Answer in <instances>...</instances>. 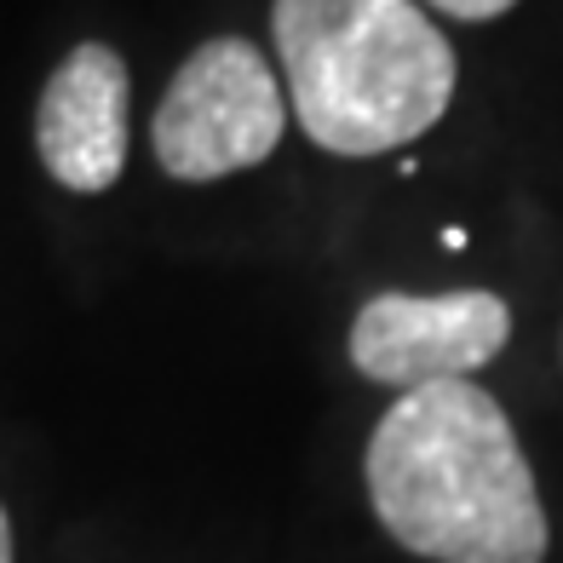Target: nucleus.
<instances>
[{
  "instance_id": "nucleus-1",
  "label": "nucleus",
  "mask_w": 563,
  "mask_h": 563,
  "mask_svg": "<svg viewBox=\"0 0 563 563\" xmlns=\"http://www.w3.org/2000/svg\"><path fill=\"white\" fill-rule=\"evenodd\" d=\"M368 500L431 563H541L547 506L506 408L472 379L402 391L368 438Z\"/></svg>"
},
{
  "instance_id": "nucleus-2",
  "label": "nucleus",
  "mask_w": 563,
  "mask_h": 563,
  "mask_svg": "<svg viewBox=\"0 0 563 563\" xmlns=\"http://www.w3.org/2000/svg\"><path fill=\"white\" fill-rule=\"evenodd\" d=\"M288 115L328 156H391L454 104V46L420 0H271Z\"/></svg>"
},
{
  "instance_id": "nucleus-3",
  "label": "nucleus",
  "mask_w": 563,
  "mask_h": 563,
  "mask_svg": "<svg viewBox=\"0 0 563 563\" xmlns=\"http://www.w3.org/2000/svg\"><path fill=\"white\" fill-rule=\"evenodd\" d=\"M288 133V92L265 53L242 35H213L173 69L150 121L156 167L178 185L260 167Z\"/></svg>"
},
{
  "instance_id": "nucleus-4",
  "label": "nucleus",
  "mask_w": 563,
  "mask_h": 563,
  "mask_svg": "<svg viewBox=\"0 0 563 563\" xmlns=\"http://www.w3.org/2000/svg\"><path fill=\"white\" fill-rule=\"evenodd\" d=\"M506 340L511 311L489 288L374 294L351 322V368L402 397L438 379H472L506 351Z\"/></svg>"
},
{
  "instance_id": "nucleus-5",
  "label": "nucleus",
  "mask_w": 563,
  "mask_h": 563,
  "mask_svg": "<svg viewBox=\"0 0 563 563\" xmlns=\"http://www.w3.org/2000/svg\"><path fill=\"white\" fill-rule=\"evenodd\" d=\"M126 58L110 41H81L46 75L35 104V156L53 185L104 196L126 167Z\"/></svg>"
},
{
  "instance_id": "nucleus-6",
  "label": "nucleus",
  "mask_w": 563,
  "mask_h": 563,
  "mask_svg": "<svg viewBox=\"0 0 563 563\" xmlns=\"http://www.w3.org/2000/svg\"><path fill=\"white\" fill-rule=\"evenodd\" d=\"M426 7H438L443 18H460V23H489V18L511 12L518 0H426Z\"/></svg>"
},
{
  "instance_id": "nucleus-7",
  "label": "nucleus",
  "mask_w": 563,
  "mask_h": 563,
  "mask_svg": "<svg viewBox=\"0 0 563 563\" xmlns=\"http://www.w3.org/2000/svg\"><path fill=\"white\" fill-rule=\"evenodd\" d=\"M0 563H12V518H7V506H0Z\"/></svg>"
}]
</instances>
